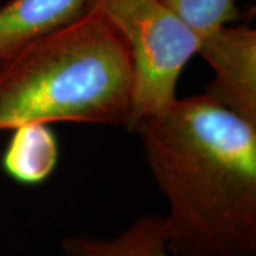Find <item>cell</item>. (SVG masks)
<instances>
[{
    "mask_svg": "<svg viewBox=\"0 0 256 256\" xmlns=\"http://www.w3.org/2000/svg\"><path fill=\"white\" fill-rule=\"evenodd\" d=\"M168 204L178 256L256 255V126L206 92L175 98L134 128Z\"/></svg>",
    "mask_w": 256,
    "mask_h": 256,
    "instance_id": "1",
    "label": "cell"
},
{
    "mask_svg": "<svg viewBox=\"0 0 256 256\" xmlns=\"http://www.w3.org/2000/svg\"><path fill=\"white\" fill-rule=\"evenodd\" d=\"M132 92L126 43L86 9L0 58V131L37 122L126 127Z\"/></svg>",
    "mask_w": 256,
    "mask_h": 256,
    "instance_id": "2",
    "label": "cell"
},
{
    "mask_svg": "<svg viewBox=\"0 0 256 256\" xmlns=\"http://www.w3.org/2000/svg\"><path fill=\"white\" fill-rule=\"evenodd\" d=\"M122 38L134 72L132 106L126 128L176 98V84L200 46V37L162 0H86Z\"/></svg>",
    "mask_w": 256,
    "mask_h": 256,
    "instance_id": "3",
    "label": "cell"
},
{
    "mask_svg": "<svg viewBox=\"0 0 256 256\" xmlns=\"http://www.w3.org/2000/svg\"><path fill=\"white\" fill-rule=\"evenodd\" d=\"M214 70L206 94L256 126V30L220 26L200 37L196 50Z\"/></svg>",
    "mask_w": 256,
    "mask_h": 256,
    "instance_id": "4",
    "label": "cell"
},
{
    "mask_svg": "<svg viewBox=\"0 0 256 256\" xmlns=\"http://www.w3.org/2000/svg\"><path fill=\"white\" fill-rule=\"evenodd\" d=\"M86 0H9L0 8V58L78 18Z\"/></svg>",
    "mask_w": 256,
    "mask_h": 256,
    "instance_id": "5",
    "label": "cell"
},
{
    "mask_svg": "<svg viewBox=\"0 0 256 256\" xmlns=\"http://www.w3.org/2000/svg\"><path fill=\"white\" fill-rule=\"evenodd\" d=\"M66 256H178L166 248L164 215H144L112 238L67 236Z\"/></svg>",
    "mask_w": 256,
    "mask_h": 256,
    "instance_id": "6",
    "label": "cell"
},
{
    "mask_svg": "<svg viewBox=\"0 0 256 256\" xmlns=\"http://www.w3.org/2000/svg\"><path fill=\"white\" fill-rule=\"evenodd\" d=\"M58 162V141L48 124H26L13 130L2 156L4 174L14 182L36 186L46 182Z\"/></svg>",
    "mask_w": 256,
    "mask_h": 256,
    "instance_id": "7",
    "label": "cell"
},
{
    "mask_svg": "<svg viewBox=\"0 0 256 256\" xmlns=\"http://www.w3.org/2000/svg\"><path fill=\"white\" fill-rule=\"evenodd\" d=\"M198 37L215 28L230 24L242 13L236 0H162Z\"/></svg>",
    "mask_w": 256,
    "mask_h": 256,
    "instance_id": "8",
    "label": "cell"
}]
</instances>
